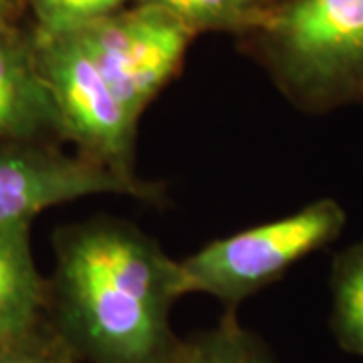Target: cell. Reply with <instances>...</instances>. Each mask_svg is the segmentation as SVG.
<instances>
[{
  "instance_id": "cell-1",
  "label": "cell",
  "mask_w": 363,
  "mask_h": 363,
  "mask_svg": "<svg viewBox=\"0 0 363 363\" xmlns=\"http://www.w3.org/2000/svg\"><path fill=\"white\" fill-rule=\"evenodd\" d=\"M49 301L57 329L89 363H174L169 327L188 295L182 262L133 222L97 216L57 230Z\"/></svg>"
},
{
  "instance_id": "cell-2",
  "label": "cell",
  "mask_w": 363,
  "mask_h": 363,
  "mask_svg": "<svg viewBox=\"0 0 363 363\" xmlns=\"http://www.w3.org/2000/svg\"><path fill=\"white\" fill-rule=\"evenodd\" d=\"M255 33L277 87L298 111L363 104V0H283Z\"/></svg>"
},
{
  "instance_id": "cell-3",
  "label": "cell",
  "mask_w": 363,
  "mask_h": 363,
  "mask_svg": "<svg viewBox=\"0 0 363 363\" xmlns=\"http://www.w3.org/2000/svg\"><path fill=\"white\" fill-rule=\"evenodd\" d=\"M345 222L341 204L321 198L279 220L212 240L180 260L188 291L236 309L245 298L285 277L297 262L337 240Z\"/></svg>"
},
{
  "instance_id": "cell-4",
  "label": "cell",
  "mask_w": 363,
  "mask_h": 363,
  "mask_svg": "<svg viewBox=\"0 0 363 363\" xmlns=\"http://www.w3.org/2000/svg\"><path fill=\"white\" fill-rule=\"evenodd\" d=\"M35 59L51 93L63 138L79 156L121 176L135 174V138L140 119L105 81L73 33H33Z\"/></svg>"
},
{
  "instance_id": "cell-5",
  "label": "cell",
  "mask_w": 363,
  "mask_h": 363,
  "mask_svg": "<svg viewBox=\"0 0 363 363\" xmlns=\"http://www.w3.org/2000/svg\"><path fill=\"white\" fill-rule=\"evenodd\" d=\"M71 33L138 119L178 73L196 35L168 11L140 2Z\"/></svg>"
},
{
  "instance_id": "cell-6",
  "label": "cell",
  "mask_w": 363,
  "mask_h": 363,
  "mask_svg": "<svg viewBox=\"0 0 363 363\" xmlns=\"http://www.w3.org/2000/svg\"><path fill=\"white\" fill-rule=\"evenodd\" d=\"M97 194L160 202L164 188L140 176H121L83 156H67L43 143L0 145V226L33 222L47 208Z\"/></svg>"
},
{
  "instance_id": "cell-7",
  "label": "cell",
  "mask_w": 363,
  "mask_h": 363,
  "mask_svg": "<svg viewBox=\"0 0 363 363\" xmlns=\"http://www.w3.org/2000/svg\"><path fill=\"white\" fill-rule=\"evenodd\" d=\"M63 138L52 97L40 77L33 37H0V140L45 143Z\"/></svg>"
},
{
  "instance_id": "cell-8",
  "label": "cell",
  "mask_w": 363,
  "mask_h": 363,
  "mask_svg": "<svg viewBox=\"0 0 363 363\" xmlns=\"http://www.w3.org/2000/svg\"><path fill=\"white\" fill-rule=\"evenodd\" d=\"M47 303L49 285L35 264L30 222L0 226V341L35 327Z\"/></svg>"
},
{
  "instance_id": "cell-9",
  "label": "cell",
  "mask_w": 363,
  "mask_h": 363,
  "mask_svg": "<svg viewBox=\"0 0 363 363\" xmlns=\"http://www.w3.org/2000/svg\"><path fill=\"white\" fill-rule=\"evenodd\" d=\"M331 331L337 345L363 357V240L335 255L331 264Z\"/></svg>"
},
{
  "instance_id": "cell-10",
  "label": "cell",
  "mask_w": 363,
  "mask_h": 363,
  "mask_svg": "<svg viewBox=\"0 0 363 363\" xmlns=\"http://www.w3.org/2000/svg\"><path fill=\"white\" fill-rule=\"evenodd\" d=\"M174 363H277L271 351L252 331L242 327L236 309L204 333L182 341Z\"/></svg>"
},
{
  "instance_id": "cell-11",
  "label": "cell",
  "mask_w": 363,
  "mask_h": 363,
  "mask_svg": "<svg viewBox=\"0 0 363 363\" xmlns=\"http://www.w3.org/2000/svg\"><path fill=\"white\" fill-rule=\"evenodd\" d=\"M154 4L180 18L194 33L200 30H255L264 16L260 0H133Z\"/></svg>"
},
{
  "instance_id": "cell-12",
  "label": "cell",
  "mask_w": 363,
  "mask_h": 363,
  "mask_svg": "<svg viewBox=\"0 0 363 363\" xmlns=\"http://www.w3.org/2000/svg\"><path fill=\"white\" fill-rule=\"evenodd\" d=\"M128 2L133 0H28L37 18V33L45 35L77 30L125 9Z\"/></svg>"
},
{
  "instance_id": "cell-13",
  "label": "cell",
  "mask_w": 363,
  "mask_h": 363,
  "mask_svg": "<svg viewBox=\"0 0 363 363\" xmlns=\"http://www.w3.org/2000/svg\"><path fill=\"white\" fill-rule=\"evenodd\" d=\"M40 323V321H39ZM37 323L16 337L0 341V363H75L73 347L55 327L40 329Z\"/></svg>"
},
{
  "instance_id": "cell-14",
  "label": "cell",
  "mask_w": 363,
  "mask_h": 363,
  "mask_svg": "<svg viewBox=\"0 0 363 363\" xmlns=\"http://www.w3.org/2000/svg\"><path fill=\"white\" fill-rule=\"evenodd\" d=\"M9 21H11V0H0V37L13 33L9 28Z\"/></svg>"
}]
</instances>
